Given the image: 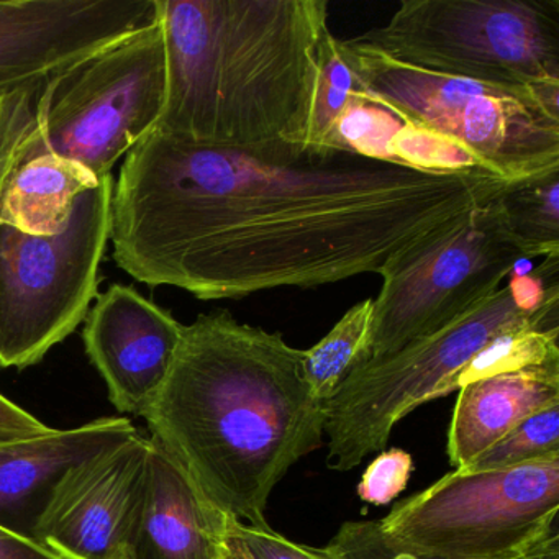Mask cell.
I'll use <instances>...</instances> for the list:
<instances>
[{
  "label": "cell",
  "instance_id": "obj_1",
  "mask_svg": "<svg viewBox=\"0 0 559 559\" xmlns=\"http://www.w3.org/2000/svg\"><path fill=\"white\" fill-rule=\"evenodd\" d=\"M509 185L479 168L309 146L250 153L155 129L114 185L112 258L139 283L202 300L381 276Z\"/></svg>",
  "mask_w": 559,
  "mask_h": 559
},
{
  "label": "cell",
  "instance_id": "obj_2",
  "mask_svg": "<svg viewBox=\"0 0 559 559\" xmlns=\"http://www.w3.org/2000/svg\"><path fill=\"white\" fill-rule=\"evenodd\" d=\"M304 349L227 310L185 325L171 371L145 414L155 438L212 503L270 526L267 502L290 467L322 448L323 402L304 378Z\"/></svg>",
  "mask_w": 559,
  "mask_h": 559
},
{
  "label": "cell",
  "instance_id": "obj_3",
  "mask_svg": "<svg viewBox=\"0 0 559 559\" xmlns=\"http://www.w3.org/2000/svg\"><path fill=\"white\" fill-rule=\"evenodd\" d=\"M168 91L156 130L250 153L306 146L326 0H158Z\"/></svg>",
  "mask_w": 559,
  "mask_h": 559
},
{
  "label": "cell",
  "instance_id": "obj_4",
  "mask_svg": "<svg viewBox=\"0 0 559 559\" xmlns=\"http://www.w3.org/2000/svg\"><path fill=\"white\" fill-rule=\"evenodd\" d=\"M558 266V258H546L450 325L353 369L323 404L326 466L345 473L384 451L397 421L453 392L457 374L493 340L525 326H559Z\"/></svg>",
  "mask_w": 559,
  "mask_h": 559
},
{
  "label": "cell",
  "instance_id": "obj_5",
  "mask_svg": "<svg viewBox=\"0 0 559 559\" xmlns=\"http://www.w3.org/2000/svg\"><path fill=\"white\" fill-rule=\"evenodd\" d=\"M342 41L361 103L460 150L473 166L503 181L559 169L558 97L430 73L356 40Z\"/></svg>",
  "mask_w": 559,
  "mask_h": 559
},
{
  "label": "cell",
  "instance_id": "obj_6",
  "mask_svg": "<svg viewBox=\"0 0 559 559\" xmlns=\"http://www.w3.org/2000/svg\"><path fill=\"white\" fill-rule=\"evenodd\" d=\"M353 40L430 73L559 96L558 0H405Z\"/></svg>",
  "mask_w": 559,
  "mask_h": 559
},
{
  "label": "cell",
  "instance_id": "obj_7",
  "mask_svg": "<svg viewBox=\"0 0 559 559\" xmlns=\"http://www.w3.org/2000/svg\"><path fill=\"white\" fill-rule=\"evenodd\" d=\"M166 91L158 19L45 83L25 162L53 153L80 163L97 179L109 178L117 162L158 126Z\"/></svg>",
  "mask_w": 559,
  "mask_h": 559
},
{
  "label": "cell",
  "instance_id": "obj_8",
  "mask_svg": "<svg viewBox=\"0 0 559 559\" xmlns=\"http://www.w3.org/2000/svg\"><path fill=\"white\" fill-rule=\"evenodd\" d=\"M559 454L453 471L379 520L391 542L447 559H512L559 536Z\"/></svg>",
  "mask_w": 559,
  "mask_h": 559
},
{
  "label": "cell",
  "instance_id": "obj_9",
  "mask_svg": "<svg viewBox=\"0 0 559 559\" xmlns=\"http://www.w3.org/2000/svg\"><path fill=\"white\" fill-rule=\"evenodd\" d=\"M112 194L109 176L78 199L55 237L0 224V368L38 365L86 320L110 240Z\"/></svg>",
  "mask_w": 559,
  "mask_h": 559
},
{
  "label": "cell",
  "instance_id": "obj_10",
  "mask_svg": "<svg viewBox=\"0 0 559 559\" xmlns=\"http://www.w3.org/2000/svg\"><path fill=\"white\" fill-rule=\"evenodd\" d=\"M525 260L532 257L507 230L493 199L395 258L372 300L369 359L450 325L499 290Z\"/></svg>",
  "mask_w": 559,
  "mask_h": 559
},
{
  "label": "cell",
  "instance_id": "obj_11",
  "mask_svg": "<svg viewBox=\"0 0 559 559\" xmlns=\"http://www.w3.org/2000/svg\"><path fill=\"white\" fill-rule=\"evenodd\" d=\"M158 21V0H0V96Z\"/></svg>",
  "mask_w": 559,
  "mask_h": 559
},
{
  "label": "cell",
  "instance_id": "obj_12",
  "mask_svg": "<svg viewBox=\"0 0 559 559\" xmlns=\"http://www.w3.org/2000/svg\"><path fill=\"white\" fill-rule=\"evenodd\" d=\"M148 448L139 433L70 471L41 519L38 545L61 559H130Z\"/></svg>",
  "mask_w": 559,
  "mask_h": 559
},
{
  "label": "cell",
  "instance_id": "obj_13",
  "mask_svg": "<svg viewBox=\"0 0 559 559\" xmlns=\"http://www.w3.org/2000/svg\"><path fill=\"white\" fill-rule=\"evenodd\" d=\"M185 325L126 284L97 294L84 320V346L120 414L142 417L165 384Z\"/></svg>",
  "mask_w": 559,
  "mask_h": 559
},
{
  "label": "cell",
  "instance_id": "obj_14",
  "mask_svg": "<svg viewBox=\"0 0 559 559\" xmlns=\"http://www.w3.org/2000/svg\"><path fill=\"white\" fill-rule=\"evenodd\" d=\"M135 435L129 417H107L0 444V528L38 545L41 519L67 474Z\"/></svg>",
  "mask_w": 559,
  "mask_h": 559
},
{
  "label": "cell",
  "instance_id": "obj_15",
  "mask_svg": "<svg viewBox=\"0 0 559 559\" xmlns=\"http://www.w3.org/2000/svg\"><path fill=\"white\" fill-rule=\"evenodd\" d=\"M145 496L130 559H225L234 516L212 503L150 437Z\"/></svg>",
  "mask_w": 559,
  "mask_h": 559
},
{
  "label": "cell",
  "instance_id": "obj_16",
  "mask_svg": "<svg viewBox=\"0 0 559 559\" xmlns=\"http://www.w3.org/2000/svg\"><path fill=\"white\" fill-rule=\"evenodd\" d=\"M559 404V359L479 379L460 389L448 457L463 471L530 415Z\"/></svg>",
  "mask_w": 559,
  "mask_h": 559
},
{
  "label": "cell",
  "instance_id": "obj_17",
  "mask_svg": "<svg viewBox=\"0 0 559 559\" xmlns=\"http://www.w3.org/2000/svg\"><path fill=\"white\" fill-rule=\"evenodd\" d=\"M103 181L80 163L53 153L28 159L0 198V224L34 237L60 235L78 199Z\"/></svg>",
  "mask_w": 559,
  "mask_h": 559
},
{
  "label": "cell",
  "instance_id": "obj_18",
  "mask_svg": "<svg viewBox=\"0 0 559 559\" xmlns=\"http://www.w3.org/2000/svg\"><path fill=\"white\" fill-rule=\"evenodd\" d=\"M493 204L530 257L559 258V169L510 182Z\"/></svg>",
  "mask_w": 559,
  "mask_h": 559
},
{
  "label": "cell",
  "instance_id": "obj_19",
  "mask_svg": "<svg viewBox=\"0 0 559 559\" xmlns=\"http://www.w3.org/2000/svg\"><path fill=\"white\" fill-rule=\"evenodd\" d=\"M372 299L348 310L329 335L304 352V378L313 397L325 404L353 369L369 359Z\"/></svg>",
  "mask_w": 559,
  "mask_h": 559
},
{
  "label": "cell",
  "instance_id": "obj_20",
  "mask_svg": "<svg viewBox=\"0 0 559 559\" xmlns=\"http://www.w3.org/2000/svg\"><path fill=\"white\" fill-rule=\"evenodd\" d=\"M359 84L343 50V41L326 32L320 41L319 78L310 107L306 146L340 148V126L358 99ZM365 104V103H362Z\"/></svg>",
  "mask_w": 559,
  "mask_h": 559
},
{
  "label": "cell",
  "instance_id": "obj_21",
  "mask_svg": "<svg viewBox=\"0 0 559 559\" xmlns=\"http://www.w3.org/2000/svg\"><path fill=\"white\" fill-rule=\"evenodd\" d=\"M559 326L533 325L506 333L487 345L454 379V389L502 372L559 359Z\"/></svg>",
  "mask_w": 559,
  "mask_h": 559
},
{
  "label": "cell",
  "instance_id": "obj_22",
  "mask_svg": "<svg viewBox=\"0 0 559 559\" xmlns=\"http://www.w3.org/2000/svg\"><path fill=\"white\" fill-rule=\"evenodd\" d=\"M552 454H559V404L530 415L463 471L506 469Z\"/></svg>",
  "mask_w": 559,
  "mask_h": 559
},
{
  "label": "cell",
  "instance_id": "obj_23",
  "mask_svg": "<svg viewBox=\"0 0 559 559\" xmlns=\"http://www.w3.org/2000/svg\"><path fill=\"white\" fill-rule=\"evenodd\" d=\"M45 83L0 96V198L24 165L27 145L37 132L38 103Z\"/></svg>",
  "mask_w": 559,
  "mask_h": 559
},
{
  "label": "cell",
  "instance_id": "obj_24",
  "mask_svg": "<svg viewBox=\"0 0 559 559\" xmlns=\"http://www.w3.org/2000/svg\"><path fill=\"white\" fill-rule=\"evenodd\" d=\"M326 548L338 559H447L391 542L379 526V520L343 523ZM512 559H559V536H552L533 551Z\"/></svg>",
  "mask_w": 559,
  "mask_h": 559
},
{
  "label": "cell",
  "instance_id": "obj_25",
  "mask_svg": "<svg viewBox=\"0 0 559 559\" xmlns=\"http://www.w3.org/2000/svg\"><path fill=\"white\" fill-rule=\"evenodd\" d=\"M228 533L247 559H338L329 548L290 542L271 526H251L231 519Z\"/></svg>",
  "mask_w": 559,
  "mask_h": 559
},
{
  "label": "cell",
  "instance_id": "obj_26",
  "mask_svg": "<svg viewBox=\"0 0 559 559\" xmlns=\"http://www.w3.org/2000/svg\"><path fill=\"white\" fill-rule=\"evenodd\" d=\"M412 471L414 460L407 451L399 448L381 451L362 474L361 483L358 484L359 499L372 506H388L405 490Z\"/></svg>",
  "mask_w": 559,
  "mask_h": 559
},
{
  "label": "cell",
  "instance_id": "obj_27",
  "mask_svg": "<svg viewBox=\"0 0 559 559\" xmlns=\"http://www.w3.org/2000/svg\"><path fill=\"white\" fill-rule=\"evenodd\" d=\"M51 430L53 428L38 420L31 412L0 394V444L31 440L50 433Z\"/></svg>",
  "mask_w": 559,
  "mask_h": 559
},
{
  "label": "cell",
  "instance_id": "obj_28",
  "mask_svg": "<svg viewBox=\"0 0 559 559\" xmlns=\"http://www.w3.org/2000/svg\"><path fill=\"white\" fill-rule=\"evenodd\" d=\"M0 559H61L50 549L0 528Z\"/></svg>",
  "mask_w": 559,
  "mask_h": 559
},
{
  "label": "cell",
  "instance_id": "obj_29",
  "mask_svg": "<svg viewBox=\"0 0 559 559\" xmlns=\"http://www.w3.org/2000/svg\"><path fill=\"white\" fill-rule=\"evenodd\" d=\"M225 559H247L245 558L243 551H241L240 546L237 545L234 538H231L230 533H228V542H227V555H225Z\"/></svg>",
  "mask_w": 559,
  "mask_h": 559
}]
</instances>
